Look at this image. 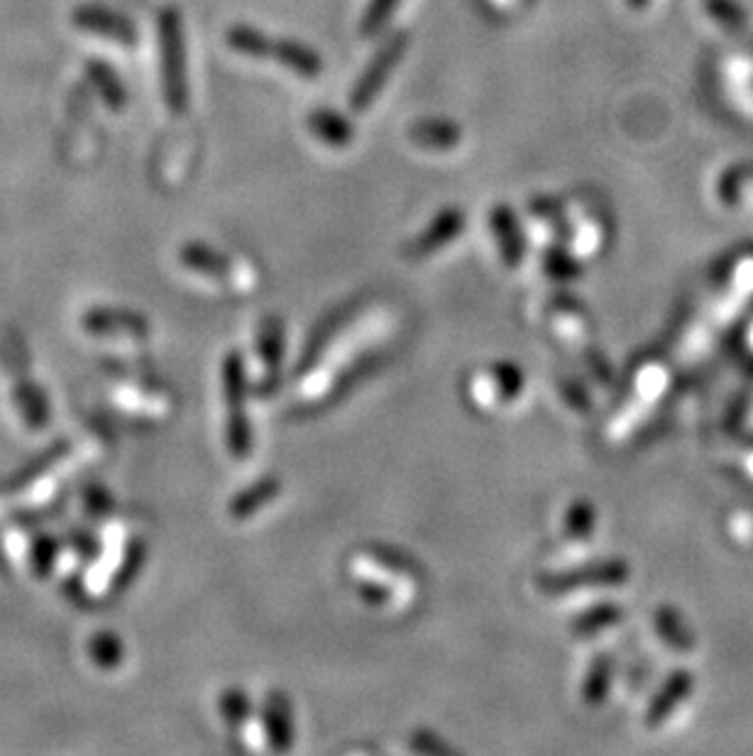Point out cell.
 <instances>
[{"label":"cell","instance_id":"obj_24","mask_svg":"<svg viewBox=\"0 0 753 756\" xmlns=\"http://www.w3.org/2000/svg\"><path fill=\"white\" fill-rule=\"evenodd\" d=\"M609 675H612V663L607 657H600L595 663H592L585 685H582V695H585V701L590 705H600L604 701V695H607V685H609Z\"/></svg>","mask_w":753,"mask_h":756},{"label":"cell","instance_id":"obj_30","mask_svg":"<svg viewBox=\"0 0 753 756\" xmlns=\"http://www.w3.org/2000/svg\"><path fill=\"white\" fill-rule=\"evenodd\" d=\"M632 3H634V6H641V3H644V0H632Z\"/></svg>","mask_w":753,"mask_h":756},{"label":"cell","instance_id":"obj_22","mask_svg":"<svg viewBox=\"0 0 753 756\" xmlns=\"http://www.w3.org/2000/svg\"><path fill=\"white\" fill-rule=\"evenodd\" d=\"M225 42L231 44L235 52L245 56H255V60L272 56V47H274V42L265 35V32H259L250 25H233L225 32Z\"/></svg>","mask_w":753,"mask_h":756},{"label":"cell","instance_id":"obj_27","mask_svg":"<svg viewBox=\"0 0 753 756\" xmlns=\"http://www.w3.org/2000/svg\"><path fill=\"white\" fill-rule=\"evenodd\" d=\"M558 392H561L563 402L570 406L573 412H587L590 404H587V394L582 390V385L573 377H558Z\"/></svg>","mask_w":753,"mask_h":756},{"label":"cell","instance_id":"obj_3","mask_svg":"<svg viewBox=\"0 0 753 756\" xmlns=\"http://www.w3.org/2000/svg\"><path fill=\"white\" fill-rule=\"evenodd\" d=\"M221 390L225 404V448L235 460H247L253 454L255 438L247 414V390L250 375L243 353L231 351L221 363Z\"/></svg>","mask_w":753,"mask_h":756},{"label":"cell","instance_id":"obj_10","mask_svg":"<svg viewBox=\"0 0 753 756\" xmlns=\"http://www.w3.org/2000/svg\"><path fill=\"white\" fill-rule=\"evenodd\" d=\"M406 44H409L406 32L399 30V32H394L390 40L382 44L380 52L372 56V62L364 66V72L358 78V84L352 86V94H350L352 110L362 113L364 108L372 104L376 96H380V92L384 88L386 78H390L392 70H394L399 62H402V56L406 52Z\"/></svg>","mask_w":753,"mask_h":756},{"label":"cell","instance_id":"obj_12","mask_svg":"<svg viewBox=\"0 0 753 756\" xmlns=\"http://www.w3.org/2000/svg\"><path fill=\"white\" fill-rule=\"evenodd\" d=\"M84 329L100 338H113V341H130V343H145L150 341L152 329L142 316L132 311H113V309H96L88 311L84 319Z\"/></svg>","mask_w":753,"mask_h":756},{"label":"cell","instance_id":"obj_19","mask_svg":"<svg viewBox=\"0 0 753 756\" xmlns=\"http://www.w3.org/2000/svg\"><path fill=\"white\" fill-rule=\"evenodd\" d=\"M411 140L428 150H450L463 140L460 126L443 118H424L409 128Z\"/></svg>","mask_w":753,"mask_h":756},{"label":"cell","instance_id":"obj_28","mask_svg":"<svg viewBox=\"0 0 753 756\" xmlns=\"http://www.w3.org/2000/svg\"><path fill=\"white\" fill-rule=\"evenodd\" d=\"M94 659L100 663V666H106V669H113V666H118L120 663V653H123V647H120V641L116 637H110V635H103V637H96V645H94Z\"/></svg>","mask_w":753,"mask_h":756},{"label":"cell","instance_id":"obj_20","mask_svg":"<svg viewBox=\"0 0 753 756\" xmlns=\"http://www.w3.org/2000/svg\"><path fill=\"white\" fill-rule=\"evenodd\" d=\"M595 507L585 500H577L568 507L565 519H563V541L570 549L585 546L587 541L595 536Z\"/></svg>","mask_w":753,"mask_h":756},{"label":"cell","instance_id":"obj_5","mask_svg":"<svg viewBox=\"0 0 753 756\" xmlns=\"http://www.w3.org/2000/svg\"><path fill=\"white\" fill-rule=\"evenodd\" d=\"M467 400L482 412H499L521 400L527 390V377L517 363H495L482 370H475L467 377Z\"/></svg>","mask_w":753,"mask_h":756},{"label":"cell","instance_id":"obj_6","mask_svg":"<svg viewBox=\"0 0 753 756\" xmlns=\"http://www.w3.org/2000/svg\"><path fill=\"white\" fill-rule=\"evenodd\" d=\"M159 32H162V60H165V88L169 108L181 116L189 106V84H187V54H184V32H181V18L177 10H165L159 18Z\"/></svg>","mask_w":753,"mask_h":756},{"label":"cell","instance_id":"obj_25","mask_svg":"<svg viewBox=\"0 0 753 756\" xmlns=\"http://www.w3.org/2000/svg\"><path fill=\"white\" fill-rule=\"evenodd\" d=\"M543 269L545 275L555 279V281H568L580 275V267H577V259L570 255L563 247H548L545 255H543Z\"/></svg>","mask_w":753,"mask_h":756},{"label":"cell","instance_id":"obj_15","mask_svg":"<svg viewBox=\"0 0 753 756\" xmlns=\"http://www.w3.org/2000/svg\"><path fill=\"white\" fill-rule=\"evenodd\" d=\"M116 402L132 414L150 416V419H162L174 409L171 392L155 382H125L116 390Z\"/></svg>","mask_w":753,"mask_h":756},{"label":"cell","instance_id":"obj_8","mask_svg":"<svg viewBox=\"0 0 753 756\" xmlns=\"http://www.w3.org/2000/svg\"><path fill=\"white\" fill-rule=\"evenodd\" d=\"M219 713L233 739L247 752H267V737L259 713L243 688H225L219 698Z\"/></svg>","mask_w":753,"mask_h":756},{"label":"cell","instance_id":"obj_18","mask_svg":"<svg viewBox=\"0 0 753 756\" xmlns=\"http://www.w3.org/2000/svg\"><path fill=\"white\" fill-rule=\"evenodd\" d=\"M272 56L301 78H318L324 70V60L318 52L299 40H277Z\"/></svg>","mask_w":753,"mask_h":756},{"label":"cell","instance_id":"obj_26","mask_svg":"<svg viewBox=\"0 0 753 756\" xmlns=\"http://www.w3.org/2000/svg\"><path fill=\"white\" fill-rule=\"evenodd\" d=\"M399 6V0H370L368 10H364V18L360 22V32L364 38H374L380 32L386 20L392 18L394 8Z\"/></svg>","mask_w":753,"mask_h":756},{"label":"cell","instance_id":"obj_9","mask_svg":"<svg viewBox=\"0 0 753 756\" xmlns=\"http://www.w3.org/2000/svg\"><path fill=\"white\" fill-rule=\"evenodd\" d=\"M626 578V571L622 563H595V566L573 568V571H558L543 573L535 578V588L548 597H563L570 593L590 590V588H607V585H619Z\"/></svg>","mask_w":753,"mask_h":756},{"label":"cell","instance_id":"obj_14","mask_svg":"<svg viewBox=\"0 0 753 756\" xmlns=\"http://www.w3.org/2000/svg\"><path fill=\"white\" fill-rule=\"evenodd\" d=\"M284 494V482L277 476H265V478H257L253 485H247V488L237 490L231 502H227V514H231L233 522L237 524H245L250 519H255L257 514H262L277 502Z\"/></svg>","mask_w":753,"mask_h":756},{"label":"cell","instance_id":"obj_11","mask_svg":"<svg viewBox=\"0 0 753 756\" xmlns=\"http://www.w3.org/2000/svg\"><path fill=\"white\" fill-rule=\"evenodd\" d=\"M465 211L458 206L443 209L436 219H433L424 233L416 235L414 241L406 245L404 255L411 259H426L431 255L441 253L445 245H450L453 241H458L465 231Z\"/></svg>","mask_w":753,"mask_h":756},{"label":"cell","instance_id":"obj_4","mask_svg":"<svg viewBox=\"0 0 753 756\" xmlns=\"http://www.w3.org/2000/svg\"><path fill=\"white\" fill-rule=\"evenodd\" d=\"M179 259L191 275L211 281V285L221 287L225 291H235V295L253 291L257 285L253 269L243 263H237V259H233L231 255L213 251L211 245L189 243L181 247Z\"/></svg>","mask_w":753,"mask_h":756},{"label":"cell","instance_id":"obj_2","mask_svg":"<svg viewBox=\"0 0 753 756\" xmlns=\"http://www.w3.org/2000/svg\"><path fill=\"white\" fill-rule=\"evenodd\" d=\"M348 578L360 600L380 613H402L424 590V571L390 546H362L348 558Z\"/></svg>","mask_w":753,"mask_h":756},{"label":"cell","instance_id":"obj_13","mask_svg":"<svg viewBox=\"0 0 753 756\" xmlns=\"http://www.w3.org/2000/svg\"><path fill=\"white\" fill-rule=\"evenodd\" d=\"M262 730H265L269 752H289L294 744V710L284 691H269L259 707Z\"/></svg>","mask_w":753,"mask_h":756},{"label":"cell","instance_id":"obj_1","mask_svg":"<svg viewBox=\"0 0 753 756\" xmlns=\"http://www.w3.org/2000/svg\"><path fill=\"white\" fill-rule=\"evenodd\" d=\"M382 331L384 321L376 311L342 313L308 348L301 380L296 382V400L316 404L333 397L348 375L368 360V351Z\"/></svg>","mask_w":753,"mask_h":756},{"label":"cell","instance_id":"obj_7","mask_svg":"<svg viewBox=\"0 0 753 756\" xmlns=\"http://www.w3.org/2000/svg\"><path fill=\"white\" fill-rule=\"evenodd\" d=\"M284 355H287V331L277 316H267L257 323L253 343V375L250 385L257 394H267L282 375Z\"/></svg>","mask_w":753,"mask_h":756},{"label":"cell","instance_id":"obj_17","mask_svg":"<svg viewBox=\"0 0 753 756\" xmlns=\"http://www.w3.org/2000/svg\"><path fill=\"white\" fill-rule=\"evenodd\" d=\"M489 231H492L497 241L501 263L509 269H517L523 263V255H527V238H523L517 213L507 203H499V206L489 211Z\"/></svg>","mask_w":753,"mask_h":756},{"label":"cell","instance_id":"obj_16","mask_svg":"<svg viewBox=\"0 0 753 756\" xmlns=\"http://www.w3.org/2000/svg\"><path fill=\"white\" fill-rule=\"evenodd\" d=\"M541 316L565 341H582L590 333V316L582 304L565 295H553L541 304Z\"/></svg>","mask_w":753,"mask_h":756},{"label":"cell","instance_id":"obj_23","mask_svg":"<svg viewBox=\"0 0 753 756\" xmlns=\"http://www.w3.org/2000/svg\"><path fill=\"white\" fill-rule=\"evenodd\" d=\"M619 622V613L616 607H595L587 609L585 615H580L573 622V631L577 637H595L602 629H609Z\"/></svg>","mask_w":753,"mask_h":756},{"label":"cell","instance_id":"obj_21","mask_svg":"<svg viewBox=\"0 0 753 756\" xmlns=\"http://www.w3.org/2000/svg\"><path fill=\"white\" fill-rule=\"evenodd\" d=\"M308 130L324 142L333 145V148H346L352 140V126L348 118H342L340 113H333L328 108L314 110L311 116H308Z\"/></svg>","mask_w":753,"mask_h":756},{"label":"cell","instance_id":"obj_29","mask_svg":"<svg viewBox=\"0 0 753 756\" xmlns=\"http://www.w3.org/2000/svg\"><path fill=\"white\" fill-rule=\"evenodd\" d=\"M411 752L418 754H445L450 752L448 744H443L438 737L428 735V732H416L414 739H411Z\"/></svg>","mask_w":753,"mask_h":756}]
</instances>
